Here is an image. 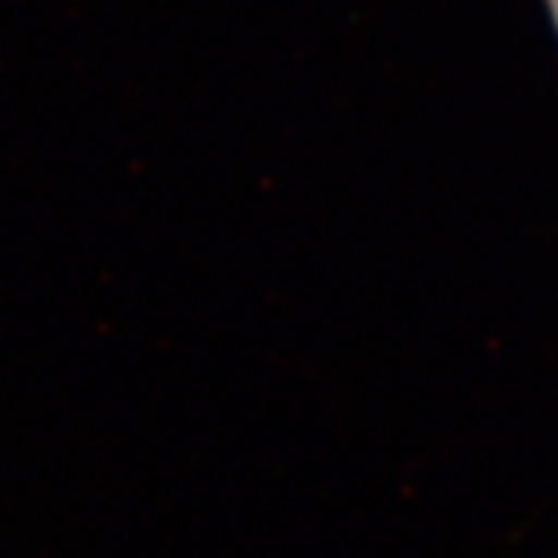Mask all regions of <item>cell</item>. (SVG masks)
<instances>
[{
	"mask_svg": "<svg viewBox=\"0 0 558 558\" xmlns=\"http://www.w3.org/2000/svg\"><path fill=\"white\" fill-rule=\"evenodd\" d=\"M543 7H546V16L553 22V32H556L558 38V0H543Z\"/></svg>",
	"mask_w": 558,
	"mask_h": 558,
	"instance_id": "cell-1",
	"label": "cell"
}]
</instances>
